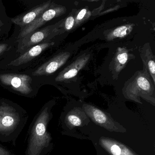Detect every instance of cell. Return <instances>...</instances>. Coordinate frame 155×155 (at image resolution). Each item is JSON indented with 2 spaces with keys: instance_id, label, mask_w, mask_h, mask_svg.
Instances as JSON below:
<instances>
[{
  "instance_id": "cell-2",
  "label": "cell",
  "mask_w": 155,
  "mask_h": 155,
  "mask_svg": "<svg viewBox=\"0 0 155 155\" xmlns=\"http://www.w3.org/2000/svg\"><path fill=\"white\" fill-rule=\"evenodd\" d=\"M150 77L145 68L143 70L136 72L124 86L123 93L126 97L137 101L139 97H141L154 101L155 84Z\"/></svg>"
},
{
  "instance_id": "cell-5",
  "label": "cell",
  "mask_w": 155,
  "mask_h": 155,
  "mask_svg": "<svg viewBox=\"0 0 155 155\" xmlns=\"http://www.w3.org/2000/svg\"><path fill=\"white\" fill-rule=\"evenodd\" d=\"M0 81L6 86L23 94L28 95L32 91L31 87L32 79L25 74L4 73L0 74Z\"/></svg>"
},
{
  "instance_id": "cell-13",
  "label": "cell",
  "mask_w": 155,
  "mask_h": 155,
  "mask_svg": "<svg viewBox=\"0 0 155 155\" xmlns=\"http://www.w3.org/2000/svg\"><path fill=\"white\" fill-rule=\"evenodd\" d=\"M101 144L112 155H134L126 147L109 140L101 139Z\"/></svg>"
},
{
  "instance_id": "cell-6",
  "label": "cell",
  "mask_w": 155,
  "mask_h": 155,
  "mask_svg": "<svg viewBox=\"0 0 155 155\" xmlns=\"http://www.w3.org/2000/svg\"><path fill=\"white\" fill-rule=\"evenodd\" d=\"M58 32V29L56 25L48 26L36 31L19 40L18 51L21 53L26 50L27 51L32 46L34 47L39 44L51 34H55Z\"/></svg>"
},
{
  "instance_id": "cell-21",
  "label": "cell",
  "mask_w": 155,
  "mask_h": 155,
  "mask_svg": "<svg viewBox=\"0 0 155 155\" xmlns=\"http://www.w3.org/2000/svg\"><path fill=\"white\" fill-rule=\"evenodd\" d=\"M3 25V23H2V21L0 20V27H1Z\"/></svg>"
},
{
  "instance_id": "cell-10",
  "label": "cell",
  "mask_w": 155,
  "mask_h": 155,
  "mask_svg": "<svg viewBox=\"0 0 155 155\" xmlns=\"http://www.w3.org/2000/svg\"><path fill=\"white\" fill-rule=\"evenodd\" d=\"M54 42H43L32 47L22 55L12 61L9 66H18L28 63L40 55L44 50L54 45Z\"/></svg>"
},
{
  "instance_id": "cell-12",
  "label": "cell",
  "mask_w": 155,
  "mask_h": 155,
  "mask_svg": "<svg viewBox=\"0 0 155 155\" xmlns=\"http://www.w3.org/2000/svg\"><path fill=\"white\" fill-rule=\"evenodd\" d=\"M84 108L86 112L96 122L107 128H111V121L103 111L91 105H85Z\"/></svg>"
},
{
  "instance_id": "cell-7",
  "label": "cell",
  "mask_w": 155,
  "mask_h": 155,
  "mask_svg": "<svg viewBox=\"0 0 155 155\" xmlns=\"http://www.w3.org/2000/svg\"><path fill=\"white\" fill-rule=\"evenodd\" d=\"M70 56L69 52L59 53L39 67L32 73V76H47L54 73L66 63Z\"/></svg>"
},
{
  "instance_id": "cell-14",
  "label": "cell",
  "mask_w": 155,
  "mask_h": 155,
  "mask_svg": "<svg viewBox=\"0 0 155 155\" xmlns=\"http://www.w3.org/2000/svg\"><path fill=\"white\" fill-rule=\"evenodd\" d=\"M128 58V52L125 48H119L117 49L113 61V67L116 73H119L125 68Z\"/></svg>"
},
{
  "instance_id": "cell-16",
  "label": "cell",
  "mask_w": 155,
  "mask_h": 155,
  "mask_svg": "<svg viewBox=\"0 0 155 155\" xmlns=\"http://www.w3.org/2000/svg\"><path fill=\"white\" fill-rule=\"evenodd\" d=\"M90 16V12L88 11L87 9L84 8L81 10L78 13L75 19L74 26H78L80 25Z\"/></svg>"
},
{
  "instance_id": "cell-1",
  "label": "cell",
  "mask_w": 155,
  "mask_h": 155,
  "mask_svg": "<svg viewBox=\"0 0 155 155\" xmlns=\"http://www.w3.org/2000/svg\"><path fill=\"white\" fill-rule=\"evenodd\" d=\"M48 106H44L36 115L29 130L26 155H46L51 147V137L48 132L51 118Z\"/></svg>"
},
{
  "instance_id": "cell-17",
  "label": "cell",
  "mask_w": 155,
  "mask_h": 155,
  "mask_svg": "<svg viewBox=\"0 0 155 155\" xmlns=\"http://www.w3.org/2000/svg\"><path fill=\"white\" fill-rule=\"evenodd\" d=\"M67 119L71 125L75 127L80 126L82 122L80 118L74 114H71L69 115Z\"/></svg>"
},
{
  "instance_id": "cell-11",
  "label": "cell",
  "mask_w": 155,
  "mask_h": 155,
  "mask_svg": "<svg viewBox=\"0 0 155 155\" xmlns=\"http://www.w3.org/2000/svg\"><path fill=\"white\" fill-rule=\"evenodd\" d=\"M140 57L144 64V68L148 71L153 83H155V56L152 53L149 43H147L142 48Z\"/></svg>"
},
{
  "instance_id": "cell-8",
  "label": "cell",
  "mask_w": 155,
  "mask_h": 155,
  "mask_svg": "<svg viewBox=\"0 0 155 155\" xmlns=\"http://www.w3.org/2000/svg\"><path fill=\"white\" fill-rule=\"evenodd\" d=\"M51 5V1L44 2L24 14L12 18L11 21L16 25L24 28L32 23L39 16L49 8Z\"/></svg>"
},
{
  "instance_id": "cell-20",
  "label": "cell",
  "mask_w": 155,
  "mask_h": 155,
  "mask_svg": "<svg viewBox=\"0 0 155 155\" xmlns=\"http://www.w3.org/2000/svg\"><path fill=\"white\" fill-rule=\"evenodd\" d=\"M8 45L6 44H0V55L7 49Z\"/></svg>"
},
{
  "instance_id": "cell-3",
  "label": "cell",
  "mask_w": 155,
  "mask_h": 155,
  "mask_svg": "<svg viewBox=\"0 0 155 155\" xmlns=\"http://www.w3.org/2000/svg\"><path fill=\"white\" fill-rule=\"evenodd\" d=\"M22 114L8 103L0 104V140L18 134L26 118Z\"/></svg>"
},
{
  "instance_id": "cell-19",
  "label": "cell",
  "mask_w": 155,
  "mask_h": 155,
  "mask_svg": "<svg viewBox=\"0 0 155 155\" xmlns=\"http://www.w3.org/2000/svg\"><path fill=\"white\" fill-rule=\"evenodd\" d=\"M0 155H12V154L8 150L0 146Z\"/></svg>"
},
{
  "instance_id": "cell-4",
  "label": "cell",
  "mask_w": 155,
  "mask_h": 155,
  "mask_svg": "<svg viewBox=\"0 0 155 155\" xmlns=\"http://www.w3.org/2000/svg\"><path fill=\"white\" fill-rule=\"evenodd\" d=\"M66 12V8L62 6L50 7L49 8L39 16L32 23L21 29L18 37V41L36 31L38 28L43 26L48 21L51 20L54 18L61 16Z\"/></svg>"
},
{
  "instance_id": "cell-9",
  "label": "cell",
  "mask_w": 155,
  "mask_h": 155,
  "mask_svg": "<svg viewBox=\"0 0 155 155\" xmlns=\"http://www.w3.org/2000/svg\"><path fill=\"white\" fill-rule=\"evenodd\" d=\"M90 54H84L79 57L73 63L66 67L55 79L56 81H63L72 78L77 76L90 59Z\"/></svg>"
},
{
  "instance_id": "cell-15",
  "label": "cell",
  "mask_w": 155,
  "mask_h": 155,
  "mask_svg": "<svg viewBox=\"0 0 155 155\" xmlns=\"http://www.w3.org/2000/svg\"><path fill=\"white\" fill-rule=\"evenodd\" d=\"M132 29V26L130 24L120 26L109 32L107 36V39L110 41L117 38H124L130 34Z\"/></svg>"
},
{
  "instance_id": "cell-18",
  "label": "cell",
  "mask_w": 155,
  "mask_h": 155,
  "mask_svg": "<svg viewBox=\"0 0 155 155\" xmlns=\"http://www.w3.org/2000/svg\"><path fill=\"white\" fill-rule=\"evenodd\" d=\"M75 25V18L73 16L68 17L65 22V28L66 30L69 31L72 29Z\"/></svg>"
}]
</instances>
